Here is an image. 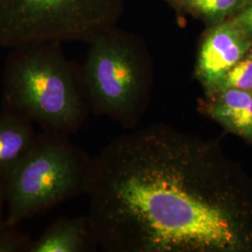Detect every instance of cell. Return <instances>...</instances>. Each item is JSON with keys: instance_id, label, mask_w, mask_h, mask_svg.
<instances>
[{"instance_id": "6", "label": "cell", "mask_w": 252, "mask_h": 252, "mask_svg": "<svg viewBox=\"0 0 252 252\" xmlns=\"http://www.w3.org/2000/svg\"><path fill=\"white\" fill-rule=\"evenodd\" d=\"M252 48V40L232 20L215 25L201 44L196 65L206 94L216 92L227 72Z\"/></svg>"}, {"instance_id": "14", "label": "cell", "mask_w": 252, "mask_h": 252, "mask_svg": "<svg viewBox=\"0 0 252 252\" xmlns=\"http://www.w3.org/2000/svg\"><path fill=\"white\" fill-rule=\"evenodd\" d=\"M6 207V197H5V184L0 181V222L5 220L4 208Z\"/></svg>"}, {"instance_id": "11", "label": "cell", "mask_w": 252, "mask_h": 252, "mask_svg": "<svg viewBox=\"0 0 252 252\" xmlns=\"http://www.w3.org/2000/svg\"><path fill=\"white\" fill-rule=\"evenodd\" d=\"M228 89L252 92V48L227 72L215 93Z\"/></svg>"}, {"instance_id": "2", "label": "cell", "mask_w": 252, "mask_h": 252, "mask_svg": "<svg viewBox=\"0 0 252 252\" xmlns=\"http://www.w3.org/2000/svg\"><path fill=\"white\" fill-rule=\"evenodd\" d=\"M2 108L45 132L65 135L81 128L90 110L80 75L55 41L11 48L3 72Z\"/></svg>"}, {"instance_id": "13", "label": "cell", "mask_w": 252, "mask_h": 252, "mask_svg": "<svg viewBox=\"0 0 252 252\" xmlns=\"http://www.w3.org/2000/svg\"><path fill=\"white\" fill-rule=\"evenodd\" d=\"M232 21L252 41V0H247L243 7L234 14Z\"/></svg>"}, {"instance_id": "5", "label": "cell", "mask_w": 252, "mask_h": 252, "mask_svg": "<svg viewBox=\"0 0 252 252\" xmlns=\"http://www.w3.org/2000/svg\"><path fill=\"white\" fill-rule=\"evenodd\" d=\"M125 0H0V47L90 42L113 28Z\"/></svg>"}, {"instance_id": "10", "label": "cell", "mask_w": 252, "mask_h": 252, "mask_svg": "<svg viewBox=\"0 0 252 252\" xmlns=\"http://www.w3.org/2000/svg\"><path fill=\"white\" fill-rule=\"evenodd\" d=\"M189 8L214 23L234 15L247 0H186Z\"/></svg>"}, {"instance_id": "9", "label": "cell", "mask_w": 252, "mask_h": 252, "mask_svg": "<svg viewBox=\"0 0 252 252\" xmlns=\"http://www.w3.org/2000/svg\"><path fill=\"white\" fill-rule=\"evenodd\" d=\"M36 136L32 122L7 109L0 110V181L4 184L31 150Z\"/></svg>"}, {"instance_id": "12", "label": "cell", "mask_w": 252, "mask_h": 252, "mask_svg": "<svg viewBox=\"0 0 252 252\" xmlns=\"http://www.w3.org/2000/svg\"><path fill=\"white\" fill-rule=\"evenodd\" d=\"M31 237L4 220L0 222V252H25Z\"/></svg>"}, {"instance_id": "8", "label": "cell", "mask_w": 252, "mask_h": 252, "mask_svg": "<svg viewBox=\"0 0 252 252\" xmlns=\"http://www.w3.org/2000/svg\"><path fill=\"white\" fill-rule=\"evenodd\" d=\"M201 108L225 130L252 144V92L228 89L209 94Z\"/></svg>"}, {"instance_id": "1", "label": "cell", "mask_w": 252, "mask_h": 252, "mask_svg": "<svg viewBox=\"0 0 252 252\" xmlns=\"http://www.w3.org/2000/svg\"><path fill=\"white\" fill-rule=\"evenodd\" d=\"M83 193L108 252H252V183L211 139L133 128L91 158Z\"/></svg>"}, {"instance_id": "7", "label": "cell", "mask_w": 252, "mask_h": 252, "mask_svg": "<svg viewBox=\"0 0 252 252\" xmlns=\"http://www.w3.org/2000/svg\"><path fill=\"white\" fill-rule=\"evenodd\" d=\"M97 246L87 215L60 217L36 239L31 240L25 252H90Z\"/></svg>"}, {"instance_id": "3", "label": "cell", "mask_w": 252, "mask_h": 252, "mask_svg": "<svg viewBox=\"0 0 252 252\" xmlns=\"http://www.w3.org/2000/svg\"><path fill=\"white\" fill-rule=\"evenodd\" d=\"M91 157L68 135L43 131L5 182V220L18 226L83 193Z\"/></svg>"}, {"instance_id": "4", "label": "cell", "mask_w": 252, "mask_h": 252, "mask_svg": "<svg viewBox=\"0 0 252 252\" xmlns=\"http://www.w3.org/2000/svg\"><path fill=\"white\" fill-rule=\"evenodd\" d=\"M89 43L80 77L90 110L135 128L144 113L151 88L144 54L114 27Z\"/></svg>"}]
</instances>
